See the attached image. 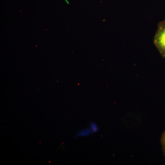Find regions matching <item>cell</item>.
I'll return each instance as SVG.
<instances>
[{
  "instance_id": "cell-1",
  "label": "cell",
  "mask_w": 165,
  "mask_h": 165,
  "mask_svg": "<svg viewBox=\"0 0 165 165\" xmlns=\"http://www.w3.org/2000/svg\"><path fill=\"white\" fill-rule=\"evenodd\" d=\"M153 42L161 55L165 58V18L158 24Z\"/></svg>"
},
{
  "instance_id": "cell-2",
  "label": "cell",
  "mask_w": 165,
  "mask_h": 165,
  "mask_svg": "<svg viewBox=\"0 0 165 165\" xmlns=\"http://www.w3.org/2000/svg\"><path fill=\"white\" fill-rule=\"evenodd\" d=\"M93 133H94V132L90 128H87L79 131L75 135L74 138H75L82 136L87 137Z\"/></svg>"
},
{
  "instance_id": "cell-3",
  "label": "cell",
  "mask_w": 165,
  "mask_h": 165,
  "mask_svg": "<svg viewBox=\"0 0 165 165\" xmlns=\"http://www.w3.org/2000/svg\"><path fill=\"white\" fill-rule=\"evenodd\" d=\"M90 128L93 131L94 133L97 132L99 130V128L97 125L94 123H90Z\"/></svg>"
},
{
  "instance_id": "cell-4",
  "label": "cell",
  "mask_w": 165,
  "mask_h": 165,
  "mask_svg": "<svg viewBox=\"0 0 165 165\" xmlns=\"http://www.w3.org/2000/svg\"><path fill=\"white\" fill-rule=\"evenodd\" d=\"M160 142L161 145H165V131L163 132L161 135Z\"/></svg>"
},
{
  "instance_id": "cell-5",
  "label": "cell",
  "mask_w": 165,
  "mask_h": 165,
  "mask_svg": "<svg viewBox=\"0 0 165 165\" xmlns=\"http://www.w3.org/2000/svg\"><path fill=\"white\" fill-rule=\"evenodd\" d=\"M162 145V150L163 152L164 156H165V145Z\"/></svg>"
}]
</instances>
